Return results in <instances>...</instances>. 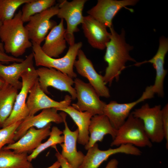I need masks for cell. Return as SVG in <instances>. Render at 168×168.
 <instances>
[{"mask_svg": "<svg viewBox=\"0 0 168 168\" xmlns=\"http://www.w3.org/2000/svg\"><path fill=\"white\" fill-rule=\"evenodd\" d=\"M110 29V38L107 43L104 59L108 64L103 77L105 83L110 86L113 80L118 82L122 71L126 67V63L128 61L137 62L129 54L133 47L127 44L125 39V31L122 29L118 34L113 26Z\"/></svg>", "mask_w": 168, "mask_h": 168, "instance_id": "cell-1", "label": "cell"}, {"mask_svg": "<svg viewBox=\"0 0 168 168\" xmlns=\"http://www.w3.org/2000/svg\"><path fill=\"white\" fill-rule=\"evenodd\" d=\"M23 23L19 10L12 19L3 22L0 29V40L4 51L16 58L32 46Z\"/></svg>", "mask_w": 168, "mask_h": 168, "instance_id": "cell-2", "label": "cell"}, {"mask_svg": "<svg viewBox=\"0 0 168 168\" xmlns=\"http://www.w3.org/2000/svg\"><path fill=\"white\" fill-rule=\"evenodd\" d=\"M32 44V53L36 66L53 68L72 78L76 77L77 74L74 71L73 67L78 51L82 45L81 42L70 46L66 54L58 58L48 56L42 50L40 45L35 43Z\"/></svg>", "mask_w": 168, "mask_h": 168, "instance_id": "cell-3", "label": "cell"}, {"mask_svg": "<svg viewBox=\"0 0 168 168\" xmlns=\"http://www.w3.org/2000/svg\"><path fill=\"white\" fill-rule=\"evenodd\" d=\"M130 144L137 147H151L152 143L145 131L143 122L130 113L124 123L117 130L111 146Z\"/></svg>", "mask_w": 168, "mask_h": 168, "instance_id": "cell-4", "label": "cell"}, {"mask_svg": "<svg viewBox=\"0 0 168 168\" xmlns=\"http://www.w3.org/2000/svg\"><path fill=\"white\" fill-rule=\"evenodd\" d=\"M142 122L146 133L152 143H160L164 139L162 109L160 105L151 107L146 103L131 112Z\"/></svg>", "mask_w": 168, "mask_h": 168, "instance_id": "cell-5", "label": "cell"}, {"mask_svg": "<svg viewBox=\"0 0 168 168\" xmlns=\"http://www.w3.org/2000/svg\"><path fill=\"white\" fill-rule=\"evenodd\" d=\"M87 1L63 0L58 4V10L57 15L59 18L64 19L66 22L65 38L69 46L75 44L74 33L79 30L78 26L83 21L82 11Z\"/></svg>", "mask_w": 168, "mask_h": 168, "instance_id": "cell-6", "label": "cell"}, {"mask_svg": "<svg viewBox=\"0 0 168 168\" xmlns=\"http://www.w3.org/2000/svg\"><path fill=\"white\" fill-rule=\"evenodd\" d=\"M21 77L22 82L21 91L17 95L12 112L2 128L16 122L23 120L29 116V111L26 105L27 97L30 91L38 79L34 66L23 72Z\"/></svg>", "mask_w": 168, "mask_h": 168, "instance_id": "cell-7", "label": "cell"}, {"mask_svg": "<svg viewBox=\"0 0 168 168\" xmlns=\"http://www.w3.org/2000/svg\"><path fill=\"white\" fill-rule=\"evenodd\" d=\"M74 81L77 100V103L72 104V106L78 111L90 112L93 116L103 114L106 103L100 100L91 85L79 78H76Z\"/></svg>", "mask_w": 168, "mask_h": 168, "instance_id": "cell-8", "label": "cell"}, {"mask_svg": "<svg viewBox=\"0 0 168 168\" xmlns=\"http://www.w3.org/2000/svg\"><path fill=\"white\" fill-rule=\"evenodd\" d=\"M58 4L31 16L25 27L32 43L41 45L49 30L56 26L57 22L51 19L57 15Z\"/></svg>", "mask_w": 168, "mask_h": 168, "instance_id": "cell-9", "label": "cell"}, {"mask_svg": "<svg viewBox=\"0 0 168 168\" xmlns=\"http://www.w3.org/2000/svg\"><path fill=\"white\" fill-rule=\"evenodd\" d=\"M38 81L42 90L46 94L50 93L49 87H52L61 91L68 92L72 100L76 99V93L73 78L53 68L42 67L36 69Z\"/></svg>", "mask_w": 168, "mask_h": 168, "instance_id": "cell-10", "label": "cell"}, {"mask_svg": "<svg viewBox=\"0 0 168 168\" xmlns=\"http://www.w3.org/2000/svg\"><path fill=\"white\" fill-rule=\"evenodd\" d=\"M155 95L151 86H147L141 96L137 100L126 103H119L111 101L105 105L103 114L107 117L111 125L118 130L125 122L132 110L138 103L147 99L152 98Z\"/></svg>", "mask_w": 168, "mask_h": 168, "instance_id": "cell-11", "label": "cell"}, {"mask_svg": "<svg viewBox=\"0 0 168 168\" xmlns=\"http://www.w3.org/2000/svg\"><path fill=\"white\" fill-rule=\"evenodd\" d=\"M79 168H98L111 156L118 153H124L134 156H140L142 151L137 147L131 144H122L115 148L107 150L100 149L97 143L89 148Z\"/></svg>", "mask_w": 168, "mask_h": 168, "instance_id": "cell-12", "label": "cell"}, {"mask_svg": "<svg viewBox=\"0 0 168 168\" xmlns=\"http://www.w3.org/2000/svg\"><path fill=\"white\" fill-rule=\"evenodd\" d=\"M70 96L66 95L63 100L58 102L48 97L41 89L38 79L29 91L26 101L29 116L35 115L38 111L49 108L57 109L65 108L72 102Z\"/></svg>", "mask_w": 168, "mask_h": 168, "instance_id": "cell-13", "label": "cell"}, {"mask_svg": "<svg viewBox=\"0 0 168 168\" xmlns=\"http://www.w3.org/2000/svg\"><path fill=\"white\" fill-rule=\"evenodd\" d=\"M77 56L78 59L75 61L74 66L77 73L88 80L99 96L110 97V92L105 83L103 76L97 72L91 61L81 49L78 50Z\"/></svg>", "mask_w": 168, "mask_h": 168, "instance_id": "cell-14", "label": "cell"}, {"mask_svg": "<svg viewBox=\"0 0 168 168\" xmlns=\"http://www.w3.org/2000/svg\"><path fill=\"white\" fill-rule=\"evenodd\" d=\"M137 0H98L96 5L87 13L95 19L110 28L112 25V20L123 7L133 6Z\"/></svg>", "mask_w": 168, "mask_h": 168, "instance_id": "cell-15", "label": "cell"}, {"mask_svg": "<svg viewBox=\"0 0 168 168\" xmlns=\"http://www.w3.org/2000/svg\"><path fill=\"white\" fill-rule=\"evenodd\" d=\"M55 108L43 109L37 115L29 116L24 119L16 131L14 140L16 142L31 127L37 129L43 128L51 122L59 124L63 122L60 114Z\"/></svg>", "mask_w": 168, "mask_h": 168, "instance_id": "cell-16", "label": "cell"}, {"mask_svg": "<svg viewBox=\"0 0 168 168\" xmlns=\"http://www.w3.org/2000/svg\"><path fill=\"white\" fill-rule=\"evenodd\" d=\"M51 125L50 123L40 129L31 127L17 141L5 146L2 148L12 150L17 153H31L43 140L49 136Z\"/></svg>", "mask_w": 168, "mask_h": 168, "instance_id": "cell-17", "label": "cell"}, {"mask_svg": "<svg viewBox=\"0 0 168 168\" xmlns=\"http://www.w3.org/2000/svg\"><path fill=\"white\" fill-rule=\"evenodd\" d=\"M60 113L63 118L65 126L64 129L63 131L64 140L60 144L62 148L61 154L73 168H79L85 155L81 151H77V149L78 130L77 129L74 131L71 130L66 120L67 114L63 111Z\"/></svg>", "mask_w": 168, "mask_h": 168, "instance_id": "cell-18", "label": "cell"}, {"mask_svg": "<svg viewBox=\"0 0 168 168\" xmlns=\"http://www.w3.org/2000/svg\"><path fill=\"white\" fill-rule=\"evenodd\" d=\"M168 51V40L164 36L159 40V45L157 53L150 59L140 62H136L134 65L139 66L143 64L149 63L153 64L156 71V76L152 89L155 94L159 97H163L164 95L163 84L167 70L164 69L165 58Z\"/></svg>", "mask_w": 168, "mask_h": 168, "instance_id": "cell-19", "label": "cell"}, {"mask_svg": "<svg viewBox=\"0 0 168 168\" xmlns=\"http://www.w3.org/2000/svg\"><path fill=\"white\" fill-rule=\"evenodd\" d=\"M82 25L84 35L91 46L100 50L105 49L111 36L107 27L89 15L84 16Z\"/></svg>", "mask_w": 168, "mask_h": 168, "instance_id": "cell-20", "label": "cell"}, {"mask_svg": "<svg viewBox=\"0 0 168 168\" xmlns=\"http://www.w3.org/2000/svg\"><path fill=\"white\" fill-rule=\"evenodd\" d=\"M33 53L28 55L21 62L13 63L5 65L0 62V78L18 90L21 89L22 82L19 80L21 74L28 69L34 66Z\"/></svg>", "mask_w": 168, "mask_h": 168, "instance_id": "cell-21", "label": "cell"}, {"mask_svg": "<svg viewBox=\"0 0 168 168\" xmlns=\"http://www.w3.org/2000/svg\"><path fill=\"white\" fill-rule=\"evenodd\" d=\"M66 29L64 26L63 19L54 26L46 36L41 49L48 56L57 58L62 54L67 47L65 33Z\"/></svg>", "mask_w": 168, "mask_h": 168, "instance_id": "cell-22", "label": "cell"}, {"mask_svg": "<svg viewBox=\"0 0 168 168\" xmlns=\"http://www.w3.org/2000/svg\"><path fill=\"white\" fill-rule=\"evenodd\" d=\"M117 131L107 117L104 114L93 116L89 127L90 136L88 143L85 146V149L87 150L98 142L102 141L106 135H110L113 140L116 135Z\"/></svg>", "mask_w": 168, "mask_h": 168, "instance_id": "cell-23", "label": "cell"}, {"mask_svg": "<svg viewBox=\"0 0 168 168\" xmlns=\"http://www.w3.org/2000/svg\"><path fill=\"white\" fill-rule=\"evenodd\" d=\"M57 110L65 113L70 117L78 127L77 142L82 145H86L89 139V127L93 114L88 112L78 111L71 105Z\"/></svg>", "mask_w": 168, "mask_h": 168, "instance_id": "cell-24", "label": "cell"}, {"mask_svg": "<svg viewBox=\"0 0 168 168\" xmlns=\"http://www.w3.org/2000/svg\"><path fill=\"white\" fill-rule=\"evenodd\" d=\"M18 93L17 89L5 83L0 89V128L11 113Z\"/></svg>", "mask_w": 168, "mask_h": 168, "instance_id": "cell-25", "label": "cell"}, {"mask_svg": "<svg viewBox=\"0 0 168 168\" xmlns=\"http://www.w3.org/2000/svg\"><path fill=\"white\" fill-rule=\"evenodd\" d=\"M28 153H17L10 149L0 151V168H33Z\"/></svg>", "mask_w": 168, "mask_h": 168, "instance_id": "cell-26", "label": "cell"}, {"mask_svg": "<svg viewBox=\"0 0 168 168\" xmlns=\"http://www.w3.org/2000/svg\"><path fill=\"white\" fill-rule=\"evenodd\" d=\"M55 0H31L24 4L21 12V18L24 22L29 21L32 16L40 13L54 6Z\"/></svg>", "mask_w": 168, "mask_h": 168, "instance_id": "cell-27", "label": "cell"}, {"mask_svg": "<svg viewBox=\"0 0 168 168\" xmlns=\"http://www.w3.org/2000/svg\"><path fill=\"white\" fill-rule=\"evenodd\" d=\"M63 131L57 127H52L50 131L49 138L45 142L42 143L31 154L28 156V161L31 162L33 160L35 159L42 152L49 147H52L56 148V145L62 143L64 140L63 135H61Z\"/></svg>", "mask_w": 168, "mask_h": 168, "instance_id": "cell-28", "label": "cell"}, {"mask_svg": "<svg viewBox=\"0 0 168 168\" xmlns=\"http://www.w3.org/2000/svg\"><path fill=\"white\" fill-rule=\"evenodd\" d=\"M31 0H0V20L2 22L12 19L18 8Z\"/></svg>", "mask_w": 168, "mask_h": 168, "instance_id": "cell-29", "label": "cell"}, {"mask_svg": "<svg viewBox=\"0 0 168 168\" xmlns=\"http://www.w3.org/2000/svg\"><path fill=\"white\" fill-rule=\"evenodd\" d=\"M22 121L16 122L0 129V151L6 145L12 144L15 142L14 138L16 131Z\"/></svg>", "mask_w": 168, "mask_h": 168, "instance_id": "cell-30", "label": "cell"}, {"mask_svg": "<svg viewBox=\"0 0 168 168\" xmlns=\"http://www.w3.org/2000/svg\"><path fill=\"white\" fill-rule=\"evenodd\" d=\"M162 119L164 139L166 140V148L168 149V104L162 109Z\"/></svg>", "mask_w": 168, "mask_h": 168, "instance_id": "cell-31", "label": "cell"}, {"mask_svg": "<svg viewBox=\"0 0 168 168\" xmlns=\"http://www.w3.org/2000/svg\"><path fill=\"white\" fill-rule=\"evenodd\" d=\"M24 59L16 58L13 56L8 55L5 52L0 50V62L8 63L10 62L20 63L22 62Z\"/></svg>", "mask_w": 168, "mask_h": 168, "instance_id": "cell-32", "label": "cell"}, {"mask_svg": "<svg viewBox=\"0 0 168 168\" xmlns=\"http://www.w3.org/2000/svg\"><path fill=\"white\" fill-rule=\"evenodd\" d=\"M55 149L56 151L55 156L57 161L60 163V167L61 168H73L67 161L62 156L61 153L58 151L57 148Z\"/></svg>", "mask_w": 168, "mask_h": 168, "instance_id": "cell-33", "label": "cell"}, {"mask_svg": "<svg viewBox=\"0 0 168 168\" xmlns=\"http://www.w3.org/2000/svg\"><path fill=\"white\" fill-rule=\"evenodd\" d=\"M119 162L116 159H111L107 164L105 168H118Z\"/></svg>", "mask_w": 168, "mask_h": 168, "instance_id": "cell-34", "label": "cell"}, {"mask_svg": "<svg viewBox=\"0 0 168 168\" xmlns=\"http://www.w3.org/2000/svg\"><path fill=\"white\" fill-rule=\"evenodd\" d=\"M60 165L59 163L57 161L51 166L46 168H59Z\"/></svg>", "mask_w": 168, "mask_h": 168, "instance_id": "cell-35", "label": "cell"}, {"mask_svg": "<svg viewBox=\"0 0 168 168\" xmlns=\"http://www.w3.org/2000/svg\"><path fill=\"white\" fill-rule=\"evenodd\" d=\"M2 22L0 20V29L1 27V26L2 25ZM0 50L5 52L4 47H3V44L1 42L0 40Z\"/></svg>", "mask_w": 168, "mask_h": 168, "instance_id": "cell-36", "label": "cell"}, {"mask_svg": "<svg viewBox=\"0 0 168 168\" xmlns=\"http://www.w3.org/2000/svg\"><path fill=\"white\" fill-rule=\"evenodd\" d=\"M4 83V82L0 78V89L2 87Z\"/></svg>", "mask_w": 168, "mask_h": 168, "instance_id": "cell-37", "label": "cell"}]
</instances>
